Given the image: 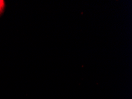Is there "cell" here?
<instances>
[{
    "instance_id": "cell-1",
    "label": "cell",
    "mask_w": 132,
    "mask_h": 99,
    "mask_svg": "<svg viewBox=\"0 0 132 99\" xmlns=\"http://www.w3.org/2000/svg\"><path fill=\"white\" fill-rule=\"evenodd\" d=\"M4 8V3L3 1H0V14L3 12Z\"/></svg>"
}]
</instances>
